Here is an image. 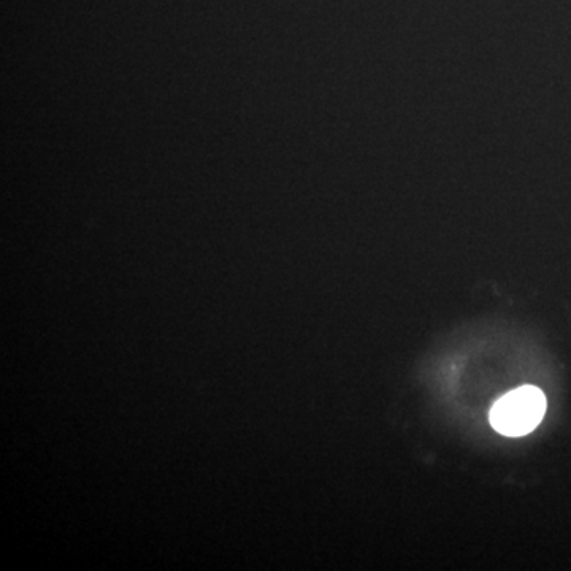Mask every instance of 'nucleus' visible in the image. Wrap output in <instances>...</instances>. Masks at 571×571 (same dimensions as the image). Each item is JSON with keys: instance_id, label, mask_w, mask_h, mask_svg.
I'll list each match as a JSON object with an SVG mask.
<instances>
[{"instance_id": "f257e3e1", "label": "nucleus", "mask_w": 571, "mask_h": 571, "mask_svg": "<svg viewBox=\"0 0 571 571\" xmlns=\"http://www.w3.org/2000/svg\"><path fill=\"white\" fill-rule=\"evenodd\" d=\"M546 397L535 386H522L495 402L489 413L491 426L506 437H522L545 418Z\"/></svg>"}]
</instances>
